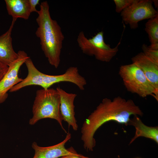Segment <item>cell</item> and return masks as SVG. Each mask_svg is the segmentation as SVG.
Returning <instances> with one entry per match:
<instances>
[{
  "label": "cell",
  "instance_id": "obj_1",
  "mask_svg": "<svg viewBox=\"0 0 158 158\" xmlns=\"http://www.w3.org/2000/svg\"><path fill=\"white\" fill-rule=\"evenodd\" d=\"M143 113L131 99L126 100L120 96L112 100L105 98L84 122L81 128V139L84 148L92 151L96 145L94 138L97 130L105 123L114 121L127 126L132 115L142 116Z\"/></svg>",
  "mask_w": 158,
  "mask_h": 158
},
{
  "label": "cell",
  "instance_id": "obj_2",
  "mask_svg": "<svg viewBox=\"0 0 158 158\" xmlns=\"http://www.w3.org/2000/svg\"><path fill=\"white\" fill-rule=\"evenodd\" d=\"M40 7L36 19L38 27L35 34L40 38L41 49L49 63L57 68L64 37L57 21L51 17L47 1L42 2Z\"/></svg>",
  "mask_w": 158,
  "mask_h": 158
},
{
  "label": "cell",
  "instance_id": "obj_3",
  "mask_svg": "<svg viewBox=\"0 0 158 158\" xmlns=\"http://www.w3.org/2000/svg\"><path fill=\"white\" fill-rule=\"evenodd\" d=\"M32 112L33 116L29 121V124L33 125L40 119L50 118L56 120L64 131L63 119L60 111V97L56 90L49 88L37 90L34 102Z\"/></svg>",
  "mask_w": 158,
  "mask_h": 158
},
{
  "label": "cell",
  "instance_id": "obj_4",
  "mask_svg": "<svg viewBox=\"0 0 158 158\" xmlns=\"http://www.w3.org/2000/svg\"><path fill=\"white\" fill-rule=\"evenodd\" d=\"M118 74L128 91L142 97L152 95L158 101V94L142 71L135 63L121 66Z\"/></svg>",
  "mask_w": 158,
  "mask_h": 158
},
{
  "label": "cell",
  "instance_id": "obj_5",
  "mask_svg": "<svg viewBox=\"0 0 158 158\" xmlns=\"http://www.w3.org/2000/svg\"><path fill=\"white\" fill-rule=\"evenodd\" d=\"M77 42L83 53L94 56L97 60L104 62H109L116 55L120 44V42L115 47L111 48L110 45L105 43L102 31L89 39L86 37L83 31H80L78 36Z\"/></svg>",
  "mask_w": 158,
  "mask_h": 158
},
{
  "label": "cell",
  "instance_id": "obj_6",
  "mask_svg": "<svg viewBox=\"0 0 158 158\" xmlns=\"http://www.w3.org/2000/svg\"><path fill=\"white\" fill-rule=\"evenodd\" d=\"M150 0H134L131 5L121 13L123 21L131 29H135L138 28L140 21L156 17L158 12Z\"/></svg>",
  "mask_w": 158,
  "mask_h": 158
},
{
  "label": "cell",
  "instance_id": "obj_7",
  "mask_svg": "<svg viewBox=\"0 0 158 158\" xmlns=\"http://www.w3.org/2000/svg\"><path fill=\"white\" fill-rule=\"evenodd\" d=\"M18 53V58L8 66L7 72L0 81V104L7 99L8 92L11 89L23 79L19 77L18 73L20 67L29 56L24 51H19Z\"/></svg>",
  "mask_w": 158,
  "mask_h": 158
},
{
  "label": "cell",
  "instance_id": "obj_8",
  "mask_svg": "<svg viewBox=\"0 0 158 158\" xmlns=\"http://www.w3.org/2000/svg\"><path fill=\"white\" fill-rule=\"evenodd\" d=\"M43 87L47 89L54 84L62 82H68L75 84L81 90L85 89L87 84L85 78L80 74L76 67H69L65 72L62 74L51 75L43 73Z\"/></svg>",
  "mask_w": 158,
  "mask_h": 158
},
{
  "label": "cell",
  "instance_id": "obj_9",
  "mask_svg": "<svg viewBox=\"0 0 158 158\" xmlns=\"http://www.w3.org/2000/svg\"><path fill=\"white\" fill-rule=\"evenodd\" d=\"M71 133H68L64 139L57 144L51 146L42 147L38 145L35 142L32 147L35 151L32 158H59L73 153L75 151L73 147L66 149V143L71 138Z\"/></svg>",
  "mask_w": 158,
  "mask_h": 158
},
{
  "label": "cell",
  "instance_id": "obj_10",
  "mask_svg": "<svg viewBox=\"0 0 158 158\" xmlns=\"http://www.w3.org/2000/svg\"><path fill=\"white\" fill-rule=\"evenodd\" d=\"M56 89L60 97V111L63 120L68 123L69 127L71 126L74 130H77L78 126L75 117L74 104L77 95L66 92L59 87Z\"/></svg>",
  "mask_w": 158,
  "mask_h": 158
},
{
  "label": "cell",
  "instance_id": "obj_11",
  "mask_svg": "<svg viewBox=\"0 0 158 158\" xmlns=\"http://www.w3.org/2000/svg\"><path fill=\"white\" fill-rule=\"evenodd\" d=\"M131 60L132 63L136 64L142 71L158 94V63L146 56L142 52L132 57Z\"/></svg>",
  "mask_w": 158,
  "mask_h": 158
},
{
  "label": "cell",
  "instance_id": "obj_12",
  "mask_svg": "<svg viewBox=\"0 0 158 158\" xmlns=\"http://www.w3.org/2000/svg\"><path fill=\"white\" fill-rule=\"evenodd\" d=\"M16 20L13 18L8 30L0 36V61L8 66L18 57V53L13 49L11 36L12 30Z\"/></svg>",
  "mask_w": 158,
  "mask_h": 158
},
{
  "label": "cell",
  "instance_id": "obj_13",
  "mask_svg": "<svg viewBox=\"0 0 158 158\" xmlns=\"http://www.w3.org/2000/svg\"><path fill=\"white\" fill-rule=\"evenodd\" d=\"M25 63L28 70L27 77L13 87L9 92H16L24 87L32 85H38L42 88L43 85V73L37 69L30 57L27 59Z\"/></svg>",
  "mask_w": 158,
  "mask_h": 158
},
{
  "label": "cell",
  "instance_id": "obj_14",
  "mask_svg": "<svg viewBox=\"0 0 158 158\" xmlns=\"http://www.w3.org/2000/svg\"><path fill=\"white\" fill-rule=\"evenodd\" d=\"M134 126L135 129L134 136L131 139L129 145L131 144L136 138L143 137L150 139L158 143V127L149 126L145 125L138 116L133 115L130 118L127 125Z\"/></svg>",
  "mask_w": 158,
  "mask_h": 158
},
{
  "label": "cell",
  "instance_id": "obj_15",
  "mask_svg": "<svg viewBox=\"0 0 158 158\" xmlns=\"http://www.w3.org/2000/svg\"><path fill=\"white\" fill-rule=\"evenodd\" d=\"M8 14L13 18L27 20L31 13L29 0H5Z\"/></svg>",
  "mask_w": 158,
  "mask_h": 158
},
{
  "label": "cell",
  "instance_id": "obj_16",
  "mask_svg": "<svg viewBox=\"0 0 158 158\" xmlns=\"http://www.w3.org/2000/svg\"><path fill=\"white\" fill-rule=\"evenodd\" d=\"M145 30L148 35L150 47L158 49V16L148 20L145 24Z\"/></svg>",
  "mask_w": 158,
  "mask_h": 158
},
{
  "label": "cell",
  "instance_id": "obj_17",
  "mask_svg": "<svg viewBox=\"0 0 158 158\" xmlns=\"http://www.w3.org/2000/svg\"><path fill=\"white\" fill-rule=\"evenodd\" d=\"M142 52L151 59L158 63V49L152 48L144 44L142 46Z\"/></svg>",
  "mask_w": 158,
  "mask_h": 158
},
{
  "label": "cell",
  "instance_id": "obj_18",
  "mask_svg": "<svg viewBox=\"0 0 158 158\" xmlns=\"http://www.w3.org/2000/svg\"><path fill=\"white\" fill-rule=\"evenodd\" d=\"M134 0H114L116 5V11L120 13L123 10L131 5Z\"/></svg>",
  "mask_w": 158,
  "mask_h": 158
},
{
  "label": "cell",
  "instance_id": "obj_19",
  "mask_svg": "<svg viewBox=\"0 0 158 158\" xmlns=\"http://www.w3.org/2000/svg\"><path fill=\"white\" fill-rule=\"evenodd\" d=\"M8 66L0 61V81L7 72Z\"/></svg>",
  "mask_w": 158,
  "mask_h": 158
},
{
  "label": "cell",
  "instance_id": "obj_20",
  "mask_svg": "<svg viewBox=\"0 0 158 158\" xmlns=\"http://www.w3.org/2000/svg\"><path fill=\"white\" fill-rule=\"evenodd\" d=\"M59 158H92L85 156L82 154H78L75 151L72 154L65 155Z\"/></svg>",
  "mask_w": 158,
  "mask_h": 158
},
{
  "label": "cell",
  "instance_id": "obj_21",
  "mask_svg": "<svg viewBox=\"0 0 158 158\" xmlns=\"http://www.w3.org/2000/svg\"><path fill=\"white\" fill-rule=\"evenodd\" d=\"M30 9L31 13L32 12H35L37 13L38 10L36 9V6L39 4L40 0H29Z\"/></svg>",
  "mask_w": 158,
  "mask_h": 158
},
{
  "label": "cell",
  "instance_id": "obj_22",
  "mask_svg": "<svg viewBox=\"0 0 158 158\" xmlns=\"http://www.w3.org/2000/svg\"><path fill=\"white\" fill-rule=\"evenodd\" d=\"M154 3V6L158 8V0H153L152 1Z\"/></svg>",
  "mask_w": 158,
  "mask_h": 158
}]
</instances>
